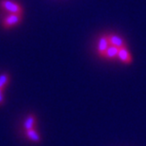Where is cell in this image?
Masks as SVG:
<instances>
[{
    "label": "cell",
    "instance_id": "1",
    "mask_svg": "<svg viewBox=\"0 0 146 146\" xmlns=\"http://www.w3.org/2000/svg\"><path fill=\"white\" fill-rule=\"evenodd\" d=\"M0 7L12 14H23V7L14 0H0Z\"/></svg>",
    "mask_w": 146,
    "mask_h": 146
},
{
    "label": "cell",
    "instance_id": "6",
    "mask_svg": "<svg viewBox=\"0 0 146 146\" xmlns=\"http://www.w3.org/2000/svg\"><path fill=\"white\" fill-rule=\"evenodd\" d=\"M36 122H37V119H36L35 115L29 114L24 122V124H23L24 130L25 131H27V130L34 129V127H35V125H36Z\"/></svg>",
    "mask_w": 146,
    "mask_h": 146
},
{
    "label": "cell",
    "instance_id": "10",
    "mask_svg": "<svg viewBox=\"0 0 146 146\" xmlns=\"http://www.w3.org/2000/svg\"><path fill=\"white\" fill-rule=\"evenodd\" d=\"M4 102H5L4 93H3V89H0V106L4 104Z\"/></svg>",
    "mask_w": 146,
    "mask_h": 146
},
{
    "label": "cell",
    "instance_id": "9",
    "mask_svg": "<svg viewBox=\"0 0 146 146\" xmlns=\"http://www.w3.org/2000/svg\"><path fill=\"white\" fill-rule=\"evenodd\" d=\"M11 81V77L8 73H3L0 75V89H3L9 85Z\"/></svg>",
    "mask_w": 146,
    "mask_h": 146
},
{
    "label": "cell",
    "instance_id": "2",
    "mask_svg": "<svg viewBox=\"0 0 146 146\" xmlns=\"http://www.w3.org/2000/svg\"><path fill=\"white\" fill-rule=\"evenodd\" d=\"M23 20V14H12L10 13L2 20V26L5 29H11L19 25Z\"/></svg>",
    "mask_w": 146,
    "mask_h": 146
},
{
    "label": "cell",
    "instance_id": "4",
    "mask_svg": "<svg viewBox=\"0 0 146 146\" xmlns=\"http://www.w3.org/2000/svg\"><path fill=\"white\" fill-rule=\"evenodd\" d=\"M108 41H110V46H114L118 48H126V43L121 36L117 35V34H114V33H110V34H108Z\"/></svg>",
    "mask_w": 146,
    "mask_h": 146
},
{
    "label": "cell",
    "instance_id": "5",
    "mask_svg": "<svg viewBox=\"0 0 146 146\" xmlns=\"http://www.w3.org/2000/svg\"><path fill=\"white\" fill-rule=\"evenodd\" d=\"M118 59L123 62V64H131L132 63V56L130 52L127 50L126 48H123L119 49V53H118Z\"/></svg>",
    "mask_w": 146,
    "mask_h": 146
},
{
    "label": "cell",
    "instance_id": "3",
    "mask_svg": "<svg viewBox=\"0 0 146 146\" xmlns=\"http://www.w3.org/2000/svg\"><path fill=\"white\" fill-rule=\"evenodd\" d=\"M110 46V41H108V34L102 35L100 38H99L98 45H97V53L99 56L100 57L103 56L104 53L107 51V49Z\"/></svg>",
    "mask_w": 146,
    "mask_h": 146
},
{
    "label": "cell",
    "instance_id": "7",
    "mask_svg": "<svg viewBox=\"0 0 146 146\" xmlns=\"http://www.w3.org/2000/svg\"><path fill=\"white\" fill-rule=\"evenodd\" d=\"M119 49L114 46H110L107 49V51L105 52L104 55L102 57L108 60H113L115 58H118V53H119Z\"/></svg>",
    "mask_w": 146,
    "mask_h": 146
},
{
    "label": "cell",
    "instance_id": "8",
    "mask_svg": "<svg viewBox=\"0 0 146 146\" xmlns=\"http://www.w3.org/2000/svg\"><path fill=\"white\" fill-rule=\"evenodd\" d=\"M25 135H26V137L29 139V141H31L33 142H40L41 141V137H40V134L35 128L25 131Z\"/></svg>",
    "mask_w": 146,
    "mask_h": 146
}]
</instances>
